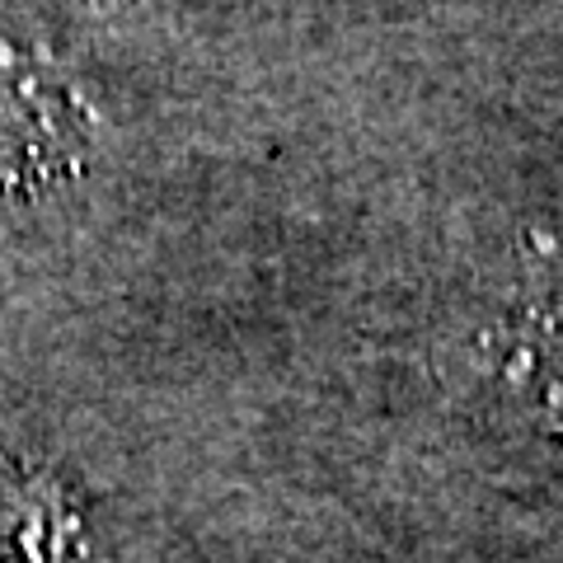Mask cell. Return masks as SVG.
<instances>
[{
	"label": "cell",
	"mask_w": 563,
	"mask_h": 563,
	"mask_svg": "<svg viewBox=\"0 0 563 563\" xmlns=\"http://www.w3.org/2000/svg\"><path fill=\"white\" fill-rule=\"evenodd\" d=\"M90 146L80 90L38 52L0 47V188H43Z\"/></svg>",
	"instance_id": "obj_1"
},
{
	"label": "cell",
	"mask_w": 563,
	"mask_h": 563,
	"mask_svg": "<svg viewBox=\"0 0 563 563\" xmlns=\"http://www.w3.org/2000/svg\"><path fill=\"white\" fill-rule=\"evenodd\" d=\"M0 563H95L76 503L52 474L0 484Z\"/></svg>",
	"instance_id": "obj_2"
}]
</instances>
